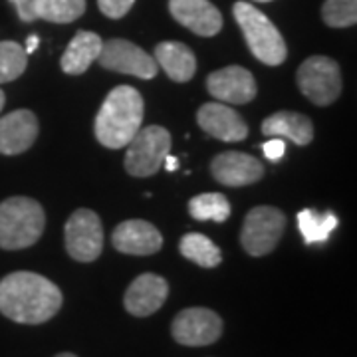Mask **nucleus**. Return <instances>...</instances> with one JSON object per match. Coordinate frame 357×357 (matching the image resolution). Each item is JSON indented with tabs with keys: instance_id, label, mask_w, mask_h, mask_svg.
I'll return each instance as SVG.
<instances>
[{
	"instance_id": "1",
	"label": "nucleus",
	"mask_w": 357,
	"mask_h": 357,
	"mask_svg": "<svg viewBox=\"0 0 357 357\" xmlns=\"http://www.w3.org/2000/svg\"><path fill=\"white\" fill-rule=\"evenodd\" d=\"M62 300L60 288L34 272H13L0 280V314L16 324L48 321L60 312Z\"/></svg>"
},
{
	"instance_id": "2",
	"label": "nucleus",
	"mask_w": 357,
	"mask_h": 357,
	"mask_svg": "<svg viewBox=\"0 0 357 357\" xmlns=\"http://www.w3.org/2000/svg\"><path fill=\"white\" fill-rule=\"evenodd\" d=\"M143 98L131 86L112 89L96 115V139L107 149H121L135 137L143 123Z\"/></svg>"
},
{
	"instance_id": "3",
	"label": "nucleus",
	"mask_w": 357,
	"mask_h": 357,
	"mask_svg": "<svg viewBox=\"0 0 357 357\" xmlns=\"http://www.w3.org/2000/svg\"><path fill=\"white\" fill-rule=\"evenodd\" d=\"M46 227V215L38 201L10 197L0 203V248L22 250L38 243Z\"/></svg>"
},
{
	"instance_id": "4",
	"label": "nucleus",
	"mask_w": 357,
	"mask_h": 357,
	"mask_svg": "<svg viewBox=\"0 0 357 357\" xmlns=\"http://www.w3.org/2000/svg\"><path fill=\"white\" fill-rule=\"evenodd\" d=\"M232 13L256 60L266 66H280L286 60V42L278 28L268 20L266 14H262L255 8V4L248 2H236Z\"/></svg>"
},
{
	"instance_id": "5",
	"label": "nucleus",
	"mask_w": 357,
	"mask_h": 357,
	"mask_svg": "<svg viewBox=\"0 0 357 357\" xmlns=\"http://www.w3.org/2000/svg\"><path fill=\"white\" fill-rule=\"evenodd\" d=\"M126 153V171L133 177H151L161 167L171 149V133L165 128L149 126L137 131L129 141Z\"/></svg>"
},
{
	"instance_id": "6",
	"label": "nucleus",
	"mask_w": 357,
	"mask_h": 357,
	"mask_svg": "<svg viewBox=\"0 0 357 357\" xmlns=\"http://www.w3.org/2000/svg\"><path fill=\"white\" fill-rule=\"evenodd\" d=\"M286 229V217L276 206H256L244 218L241 243L250 256L270 255Z\"/></svg>"
},
{
	"instance_id": "7",
	"label": "nucleus",
	"mask_w": 357,
	"mask_h": 357,
	"mask_svg": "<svg viewBox=\"0 0 357 357\" xmlns=\"http://www.w3.org/2000/svg\"><path fill=\"white\" fill-rule=\"evenodd\" d=\"M298 88L316 105H330L342 93L340 66L326 56L307 58L298 68Z\"/></svg>"
},
{
	"instance_id": "8",
	"label": "nucleus",
	"mask_w": 357,
	"mask_h": 357,
	"mask_svg": "<svg viewBox=\"0 0 357 357\" xmlns=\"http://www.w3.org/2000/svg\"><path fill=\"white\" fill-rule=\"evenodd\" d=\"M66 250L77 262H93L103 250V227L89 208H77L66 222Z\"/></svg>"
},
{
	"instance_id": "9",
	"label": "nucleus",
	"mask_w": 357,
	"mask_h": 357,
	"mask_svg": "<svg viewBox=\"0 0 357 357\" xmlns=\"http://www.w3.org/2000/svg\"><path fill=\"white\" fill-rule=\"evenodd\" d=\"M98 62L105 70H114L119 74H128V76L141 77V79H151L157 76V70H159L151 54L135 46L133 42L121 38L103 42Z\"/></svg>"
},
{
	"instance_id": "10",
	"label": "nucleus",
	"mask_w": 357,
	"mask_h": 357,
	"mask_svg": "<svg viewBox=\"0 0 357 357\" xmlns=\"http://www.w3.org/2000/svg\"><path fill=\"white\" fill-rule=\"evenodd\" d=\"M171 333L175 342L189 347H203L222 335V319L208 307H187L173 319Z\"/></svg>"
},
{
	"instance_id": "11",
	"label": "nucleus",
	"mask_w": 357,
	"mask_h": 357,
	"mask_svg": "<svg viewBox=\"0 0 357 357\" xmlns=\"http://www.w3.org/2000/svg\"><path fill=\"white\" fill-rule=\"evenodd\" d=\"M206 89L213 98L234 105L252 102L256 98L255 76L241 66H229L213 72L206 77Z\"/></svg>"
},
{
	"instance_id": "12",
	"label": "nucleus",
	"mask_w": 357,
	"mask_h": 357,
	"mask_svg": "<svg viewBox=\"0 0 357 357\" xmlns=\"http://www.w3.org/2000/svg\"><path fill=\"white\" fill-rule=\"evenodd\" d=\"M211 173L218 183L227 187H244L258 183L264 175V165L252 155L238 151H225L211 163Z\"/></svg>"
},
{
	"instance_id": "13",
	"label": "nucleus",
	"mask_w": 357,
	"mask_h": 357,
	"mask_svg": "<svg viewBox=\"0 0 357 357\" xmlns=\"http://www.w3.org/2000/svg\"><path fill=\"white\" fill-rule=\"evenodd\" d=\"M169 10L178 24L199 36H215L222 28V16L208 0H169Z\"/></svg>"
},
{
	"instance_id": "14",
	"label": "nucleus",
	"mask_w": 357,
	"mask_h": 357,
	"mask_svg": "<svg viewBox=\"0 0 357 357\" xmlns=\"http://www.w3.org/2000/svg\"><path fill=\"white\" fill-rule=\"evenodd\" d=\"M169 296V284L157 274H141L126 292L123 304L131 316L147 318L165 304Z\"/></svg>"
},
{
	"instance_id": "15",
	"label": "nucleus",
	"mask_w": 357,
	"mask_h": 357,
	"mask_svg": "<svg viewBox=\"0 0 357 357\" xmlns=\"http://www.w3.org/2000/svg\"><path fill=\"white\" fill-rule=\"evenodd\" d=\"M38 137V119L30 109H16L0 117V153L20 155Z\"/></svg>"
},
{
	"instance_id": "16",
	"label": "nucleus",
	"mask_w": 357,
	"mask_h": 357,
	"mask_svg": "<svg viewBox=\"0 0 357 357\" xmlns=\"http://www.w3.org/2000/svg\"><path fill=\"white\" fill-rule=\"evenodd\" d=\"M112 243L123 255L149 256L161 250L163 236L147 220H126L114 230Z\"/></svg>"
},
{
	"instance_id": "17",
	"label": "nucleus",
	"mask_w": 357,
	"mask_h": 357,
	"mask_svg": "<svg viewBox=\"0 0 357 357\" xmlns=\"http://www.w3.org/2000/svg\"><path fill=\"white\" fill-rule=\"evenodd\" d=\"M197 121L203 131L220 141L236 143L248 135V126L243 117L225 103H204L197 114Z\"/></svg>"
},
{
	"instance_id": "18",
	"label": "nucleus",
	"mask_w": 357,
	"mask_h": 357,
	"mask_svg": "<svg viewBox=\"0 0 357 357\" xmlns=\"http://www.w3.org/2000/svg\"><path fill=\"white\" fill-rule=\"evenodd\" d=\"M102 38L96 32H88V30H79L72 42L68 44L64 56L60 60V66L66 74L70 76H79L88 70L89 66L93 64L100 56L102 50Z\"/></svg>"
},
{
	"instance_id": "19",
	"label": "nucleus",
	"mask_w": 357,
	"mask_h": 357,
	"mask_svg": "<svg viewBox=\"0 0 357 357\" xmlns=\"http://www.w3.org/2000/svg\"><path fill=\"white\" fill-rule=\"evenodd\" d=\"M155 62L167 72L173 82L185 84L197 72V60L189 46L181 42H161L155 48Z\"/></svg>"
},
{
	"instance_id": "20",
	"label": "nucleus",
	"mask_w": 357,
	"mask_h": 357,
	"mask_svg": "<svg viewBox=\"0 0 357 357\" xmlns=\"http://www.w3.org/2000/svg\"><path fill=\"white\" fill-rule=\"evenodd\" d=\"M262 133L270 137H286L302 147L314 139V126L306 115L296 112H278L262 121Z\"/></svg>"
},
{
	"instance_id": "21",
	"label": "nucleus",
	"mask_w": 357,
	"mask_h": 357,
	"mask_svg": "<svg viewBox=\"0 0 357 357\" xmlns=\"http://www.w3.org/2000/svg\"><path fill=\"white\" fill-rule=\"evenodd\" d=\"M178 250L187 260H191V262L203 268H215L222 262V255H220L217 244L213 243L208 236L199 234V232L185 234L181 238Z\"/></svg>"
},
{
	"instance_id": "22",
	"label": "nucleus",
	"mask_w": 357,
	"mask_h": 357,
	"mask_svg": "<svg viewBox=\"0 0 357 357\" xmlns=\"http://www.w3.org/2000/svg\"><path fill=\"white\" fill-rule=\"evenodd\" d=\"M86 13V0H36V20H48L56 24H70Z\"/></svg>"
},
{
	"instance_id": "23",
	"label": "nucleus",
	"mask_w": 357,
	"mask_h": 357,
	"mask_svg": "<svg viewBox=\"0 0 357 357\" xmlns=\"http://www.w3.org/2000/svg\"><path fill=\"white\" fill-rule=\"evenodd\" d=\"M298 227L304 236L306 244L326 243L332 234V230L337 227V217L333 213L318 215L312 208H304L298 213Z\"/></svg>"
},
{
	"instance_id": "24",
	"label": "nucleus",
	"mask_w": 357,
	"mask_h": 357,
	"mask_svg": "<svg viewBox=\"0 0 357 357\" xmlns=\"http://www.w3.org/2000/svg\"><path fill=\"white\" fill-rule=\"evenodd\" d=\"M189 213L197 220L225 222L230 217V203L220 192H203L189 201Z\"/></svg>"
},
{
	"instance_id": "25",
	"label": "nucleus",
	"mask_w": 357,
	"mask_h": 357,
	"mask_svg": "<svg viewBox=\"0 0 357 357\" xmlns=\"http://www.w3.org/2000/svg\"><path fill=\"white\" fill-rule=\"evenodd\" d=\"M28 66V54L18 42H0V84L14 82L24 74Z\"/></svg>"
},
{
	"instance_id": "26",
	"label": "nucleus",
	"mask_w": 357,
	"mask_h": 357,
	"mask_svg": "<svg viewBox=\"0 0 357 357\" xmlns=\"http://www.w3.org/2000/svg\"><path fill=\"white\" fill-rule=\"evenodd\" d=\"M324 22L332 28H347L357 22V0H326L321 6Z\"/></svg>"
},
{
	"instance_id": "27",
	"label": "nucleus",
	"mask_w": 357,
	"mask_h": 357,
	"mask_svg": "<svg viewBox=\"0 0 357 357\" xmlns=\"http://www.w3.org/2000/svg\"><path fill=\"white\" fill-rule=\"evenodd\" d=\"M135 0H98V6L107 18H123L131 10Z\"/></svg>"
},
{
	"instance_id": "28",
	"label": "nucleus",
	"mask_w": 357,
	"mask_h": 357,
	"mask_svg": "<svg viewBox=\"0 0 357 357\" xmlns=\"http://www.w3.org/2000/svg\"><path fill=\"white\" fill-rule=\"evenodd\" d=\"M16 8V13L20 16L22 22H34L36 16H34V2L36 0H10Z\"/></svg>"
},
{
	"instance_id": "29",
	"label": "nucleus",
	"mask_w": 357,
	"mask_h": 357,
	"mask_svg": "<svg viewBox=\"0 0 357 357\" xmlns=\"http://www.w3.org/2000/svg\"><path fill=\"white\" fill-rule=\"evenodd\" d=\"M262 151L266 155V159H270V161H278V159H282L284 153H286V143L282 139H270L262 145Z\"/></svg>"
},
{
	"instance_id": "30",
	"label": "nucleus",
	"mask_w": 357,
	"mask_h": 357,
	"mask_svg": "<svg viewBox=\"0 0 357 357\" xmlns=\"http://www.w3.org/2000/svg\"><path fill=\"white\" fill-rule=\"evenodd\" d=\"M38 44H40V38L38 36H28V40H26V48L24 52L26 54H32V52H36V48H38Z\"/></svg>"
},
{
	"instance_id": "31",
	"label": "nucleus",
	"mask_w": 357,
	"mask_h": 357,
	"mask_svg": "<svg viewBox=\"0 0 357 357\" xmlns=\"http://www.w3.org/2000/svg\"><path fill=\"white\" fill-rule=\"evenodd\" d=\"M163 165H165L167 171H175L178 167V159L177 157H173V155H167L165 161H163Z\"/></svg>"
},
{
	"instance_id": "32",
	"label": "nucleus",
	"mask_w": 357,
	"mask_h": 357,
	"mask_svg": "<svg viewBox=\"0 0 357 357\" xmlns=\"http://www.w3.org/2000/svg\"><path fill=\"white\" fill-rule=\"evenodd\" d=\"M4 102H6V96H4V91L0 89V112H2V107H4Z\"/></svg>"
},
{
	"instance_id": "33",
	"label": "nucleus",
	"mask_w": 357,
	"mask_h": 357,
	"mask_svg": "<svg viewBox=\"0 0 357 357\" xmlns=\"http://www.w3.org/2000/svg\"><path fill=\"white\" fill-rule=\"evenodd\" d=\"M56 357H77V356H74V354H68V351H66V354H58Z\"/></svg>"
},
{
	"instance_id": "34",
	"label": "nucleus",
	"mask_w": 357,
	"mask_h": 357,
	"mask_svg": "<svg viewBox=\"0 0 357 357\" xmlns=\"http://www.w3.org/2000/svg\"><path fill=\"white\" fill-rule=\"evenodd\" d=\"M255 2H270V0H255Z\"/></svg>"
}]
</instances>
